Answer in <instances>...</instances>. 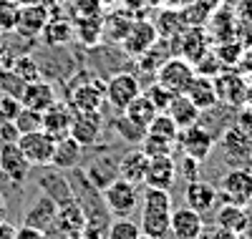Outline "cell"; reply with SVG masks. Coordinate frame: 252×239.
<instances>
[{"instance_id": "obj_28", "label": "cell", "mask_w": 252, "mask_h": 239, "mask_svg": "<svg viewBox=\"0 0 252 239\" xmlns=\"http://www.w3.org/2000/svg\"><path fill=\"white\" fill-rule=\"evenodd\" d=\"M121 114H124L126 119H129V121H134L136 126L146 128V126H149V123L154 121V116H157L159 111H157V106H154L149 98H146V96H144V91H141V93H139V96H136V98L129 103V106L124 108Z\"/></svg>"}, {"instance_id": "obj_33", "label": "cell", "mask_w": 252, "mask_h": 239, "mask_svg": "<svg viewBox=\"0 0 252 239\" xmlns=\"http://www.w3.org/2000/svg\"><path fill=\"white\" fill-rule=\"evenodd\" d=\"M212 51H215V56L220 58L222 68H235L237 63H240V58H242L245 46L240 43V38H229V40H220L217 48H212Z\"/></svg>"}, {"instance_id": "obj_4", "label": "cell", "mask_w": 252, "mask_h": 239, "mask_svg": "<svg viewBox=\"0 0 252 239\" xmlns=\"http://www.w3.org/2000/svg\"><path fill=\"white\" fill-rule=\"evenodd\" d=\"M86 219H89L86 209H83V204L73 197L68 202L58 204L53 232L58 234V239H81L83 229H86Z\"/></svg>"}, {"instance_id": "obj_45", "label": "cell", "mask_w": 252, "mask_h": 239, "mask_svg": "<svg viewBox=\"0 0 252 239\" xmlns=\"http://www.w3.org/2000/svg\"><path fill=\"white\" fill-rule=\"evenodd\" d=\"M220 71H222V63H220V58L215 56V51H207V53L194 63V73H197V76H209V78H215Z\"/></svg>"}, {"instance_id": "obj_20", "label": "cell", "mask_w": 252, "mask_h": 239, "mask_svg": "<svg viewBox=\"0 0 252 239\" xmlns=\"http://www.w3.org/2000/svg\"><path fill=\"white\" fill-rule=\"evenodd\" d=\"M184 202L189 209H194L199 214H207V211H215L217 209V202H220V194L212 184H207L202 179H194L187 184V191H184Z\"/></svg>"}, {"instance_id": "obj_39", "label": "cell", "mask_w": 252, "mask_h": 239, "mask_svg": "<svg viewBox=\"0 0 252 239\" xmlns=\"http://www.w3.org/2000/svg\"><path fill=\"white\" fill-rule=\"evenodd\" d=\"M114 128H116V134L126 141V144H131V146H139L144 134H146V128L136 126L134 121H129L124 114H116V121H114Z\"/></svg>"}, {"instance_id": "obj_48", "label": "cell", "mask_w": 252, "mask_h": 239, "mask_svg": "<svg viewBox=\"0 0 252 239\" xmlns=\"http://www.w3.org/2000/svg\"><path fill=\"white\" fill-rule=\"evenodd\" d=\"M20 131L15 121H0V144H18Z\"/></svg>"}, {"instance_id": "obj_52", "label": "cell", "mask_w": 252, "mask_h": 239, "mask_svg": "<svg viewBox=\"0 0 252 239\" xmlns=\"http://www.w3.org/2000/svg\"><path fill=\"white\" fill-rule=\"evenodd\" d=\"M15 239H48V237H46V232L23 224V227H15Z\"/></svg>"}, {"instance_id": "obj_38", "label": "cell", "mask_w": 252, "mask_h": 239, "mask_svg": "<svg viewBox=\"0 0 252 239\" xmlns=\"http://www.w3.org/2000/svg\"><path fill=\"white\" fill-rule=\"evenodd\" d=\"M146 134H154V136H161V139H169V141H177L179 136V126L172 121V116L166 111H159L154 116V121L146 126Z\"/></svg>"}, {"instance_id": "obj_41", "label": "cell", "mask_w": 252, "mask_h": 239, "mask_svg": "<svg viewBox=\"0 0 252 239\" xmlns=\"http://www.w3.org/2000/svg\"><path fill=\"white\" fill-rule=\"evenodd\" d=\"M144 96L157 106V111H166V106H169L172 98H174V93H172V91H166L164 86L157 83V81H154L152 86H146V89H144Z\"/></svg>"}, {"instance_id": "obj_40", "label": "cell", "mask_w": 252, "mask_h": 239, "mask_svg": "<svg viewBox=\"0 0 252 239\" xmlns=\"http://www.w3.org/2000/svg\"><path fill=\"white\" fill-rule=\"evenodd\" d=\"M141 229L136 222H131L129 216H116L106 229V239H139Z\"/></svg>"}, {"instance_id": "obj_46", "label": "cell", "mask_w": 252, "mask_h": 239, "mask_svg": "<svg viewBox=\"0 0 252 239\" xmlns=\"http://www.w3.org/2000/svg\"><path fill=\"white\" fill-rule=\"evenodd\" d=\"M73 13L76 18H101L103 5L101 0H73Z\"/></svg>"}, {"instance_id": "obj_3", "label": "cell", "mask_w": 252, "mask_h": 239, "mask_svg": "<svg viewBox=\"0 0 252 239\" xmlns=\"http://www.w3.org/2000/svg\"><path fill=\"white\" fill-rule=\"evenodd\" d=\"M177 146L182 149L184 156H192L197 161H204L217 146V134L212 128H207L202 123H194L189 128H182L177 136Z\"/></svg>"}, {"instance_id": "obj_53", "label": "cell", "mask_w": 252, "mask_h": 239, "mask_svg": "<svg viewBox=\"0 0 252 239\" xmlns=\"http://www.w3.org/2000/svg\"><path fill=\"white\" fill-rule=\"evenodd\" d=\"M240 239H252V209H247V219H245V227L240 232Z\"/></svg>"}, {"instance_id": "obj_7", "label": "cell", "mask_w": 252, "mask_h": 239, "mask_svg": "<svg viewBox=\"0 0 252 239\" xmlns=\"http://www.w3.org/2000/svg\"><path fill=\"white\" fill-rule=\"evenodd\" d=\"M154 76H157V83H161L166 91H172L177 96V93H184L187 86L192 83L194 66L189 60H184L182 56H174V58H166L161 66L157 68Z\"/></svg>"}, {"instance_id": "obj_49", "label": "cell", "mask_w": 252, "mask_h": 239, "mask_svg": "<svg viewBox=\"0 0 252 239\" xmlns=\"http://www.w3.org/2000/svg\"><path fill=\"white\" fill-rule=\"evenodd\" d=\"M199 239H240V234L237 232H229V229H224V227H212V229H207L204 227V232L199 234Z\"/></svg>"}, {"instance_id": "obj_21", "label": "cell", "mask_w": 252, "mask_h": 239, "mask_svg": "<svg viewBox=\"0 0 252 239\" xmlns=\"http://www.w3.org/2000/svg\"><path fill=\"white\" fill-rule=\"evenodd\" d=\"M56 211H58V202L53 197H48V194H40V197L31 204V209L26 211L23 224L35 227V229L48 234L53 229V222H56Z\"/></svg>"}, {"instance_id": "obj_1", "label": "cell", "mask_w": 252, "mask_h": 239, "mask_svg": "<svg viewBox=\"0 0 252 239\" xmlns=\"http://www.w3.org/2000/svg\"><path fill=\"white\" fill-rule=\"evenodd\" d=\"M220 199L227 204H237V207H250L252 204V171L245 166L229 169L222 181H220Z\"/></svg>"}, {"instance_id": "obj_57", "label": "cell", "mask_w": 252, "mask_h": 239, "mask_svg": "<svg viewBox=\"0 0 252 239\" xmlns=\"http://www.w3.org/2000/svg\"><path fill=\"white\" fill-rule=\"evenodd\" d=\"M139 239H159V237H152V234H144V232H141V234H139Z\"/></svg>"}, {"instance_id": "obj_27", "label": "cell", "mask_w": 252, "mask_h": 239, "mask_svg": "<svg viewBox=\"0 0 252 239\" xmlns=\"http://www.w3.org/2000/svg\"><path fill=\"white\" fill-rule=\"evenodd\" d=\"M40 40L51 48H58V46H68L73 40V23L66 18H48V23L40 30Z\"/></svg>"}, {"instance_id": "obj_14", "label": "cell", "mask_w": 252, "mask_h": 239, "mask_svg": "<svg viewBox=\"0 0 252 239\" xmlns=\"http://www.w3.org/2000/svg\"><path fill=\"white\" fill-rule=\"evenodd\" d=\"M103 134V119H101V111H89V114H73V121H71V131L68 136L76 139L83 149L89 146H96L98 139Z\"/></svg>"}, {"instance_id": "obj_30", "label": "cell", "mask_w": 252, "mask_h": 239, "mask_svg": "<svg viewBox=\"0 0 252 239\" xmlns=\"http://www.w3.org/2000/svg\"><path fill=\"white\" fill-rule=\"evenodd\" d=\"M215 214H217V219H215L217 227H224L229 232H237L240 234L242 227H245V219H247V207H237V204L222 202V207L215 209Z\"/></svg>"}, {"instance_id": "obj_36", "label": "cell", "mask_w": 252, "mask_h": 239, "mask_svg": "<svg viewBox=\"0 0 252 239\" xmlns=\"http://www.w3.org/2000/svg\"><path fill=\"white\" fill-rule=\"evenodd\" d=\"M139 149L144 151L146 156H172L177 151V141H169V139H161V136H154V134H144Z\"/></svg>"}, {"instance_id": "obj_47", "label": "cell", "mask_w": 252, "mask_h": 239, "mask_svg": "<svg viewBox=\"0 0 252 239\" xmlns=\"http://www.w3.org/2000/svg\"><path fill=\"white\" fill-rule=\"evenodd\" d=\"M20 108H23L20 98H15L10 93H0V121H13Z\"/></svg>"}, {"instance_id": "obj_58", "label": "cell", "mask_w": 252, "mask_h": 239, "mask_svg": "<svg viewBox=\"0 0 252 239\" xmlns=\"http://www.w3.org/2000/svg\"><path fill=\"white\" fill-rule=\"evenodd\" d=\"M51 3H58V0H46V5H51Z\"/></svg>"}, {"instance_id": "obj_16", "label": "cell", "mask_w": 252, "mask_h": 239, "mask_svg": "<svg viewBox=\"0 0 252 239\" xmlns=\"http://www.w3.org/2000/svg\"><path fill=\"white\" fill-rule=\"evenodd\" d=\"M177 43H179V51H182V58L184 60H189L194 66V63L207 53V51H212V38H209L207 33H204V28L202 26H194V28H184L177 38H174Z\"/></svg>"}, {"instance_id": "obj_54", "label": "cell", "mask_w": 252, "mask_h": 239, "mask_svg": "<svg viewBox=\"0 0 252 239\" xmlns=\"http://www.w3.org/2000/svg\"><path fill=\"white\" fill-rule=\"evenodd\" d=\"M0 239H15V227L8 224L5 219L0 222Z\"/></svg>"}, {"instance_id": "obj_13", "label": "cell", "mask_w": 252, "mask_h": 239, "mask_svg": "<svg viewBox=\"0 0 252 239\" xmlns=\"http://www.w3.org/2000/svg\"><path fill=\"white\" fill-rule=\"evenodd\" d=\"M83 179H86V184H89L94 191L106 189L114 179H119V156L111 154V151L96 156L86 169H83Z\"/></svg>"}, {"instance_id": "obj_24", "label": "cell", "mask_w": 252, "mask_h": 239, "mask_svg": "<svg viewBox=\"0 0 252 239\" xmlns=\"http://www.w3.org/2000/svg\"><path fill=\"white\" fill-rule=\"evenodd\" d=\"M81 156H83V146L71 136H63V139H56L51 166H56L58 171H73V169H78Z\"/></svg>"}, {"instance_id": "obj_19", "label": "cell", "mask_w": 252, "mask_h": 239, "mask_svg": "<svg viewBox=\"0 0 252 239\" xmlns=\"http://www.w3.org/2000/svg\"><path fill=\"white\" fill-rule=\"evenodd\" d=\"M71 121H73V111L68 108V103H61V101H56L53 106H48L46 111L40 114V128L53 139L68 136Z\"/></svg>"}, {"instance_id": "obj_5", "label": "cell", "mask_w": 252, "mask_h": 239, "mask_svg": "<svg viewBox=\"0 0 252 239\" xmlns=\"http://www.w3.org/2000/svg\"><path fill=\"white\" fill-rule=\"evenodd\" d=\"M141 83L134 73L129 71H119L114 73L109 81H106V89H103V98H106V103L114 108L116 114H121L126 106H129L139 93H141Z\"/></svg>"}, {"instance_id": "obj_37", "label": "cell", "mask_w": 252, "mask_h": 239, "mask_svg": "<svg viewBox=\"0 0 252 239\" xmlns=\"http://www.w3.org/2000/svg\"><path fill=\"white\" fill-rule=\"evenodd\" d=\"M159 38H177L184 26H182V18H179V10H161L157 15V23H154Z\"/></svg>"}, {"instance_id": "obj_8", "label": "cell", "mask_w": 252, "mask_h": 239, "mask_svg": "<svg viewBox=\"0 0 252 239\" xmlns=\"http://www.w3.org/2000/svg\"><path fill=\"white\" fill-rule=\"evenodd\" d=\"M103 89L106 83L101 81H83V83H73L71 91L66 96V103L73 114H89V111H101L103 106Z\"/></svg>"}, {"instance_id": "obj_31", "label": "cell", "mask_w": 252, "mask_h": 239, "mask_svg": "<svg viewBox=\"0 0 252 239\" xmlns=\"http://www.w3.org/2000/svg\"><path fill=\"white\" fill-rule=\"evenodd\" d=\"M139 229L144 234L164 239L166 234H169V211H141Z\"/></svg>"}, {"instance_id": "obj_10", "label": "cell", "mask_w": 252, "mask_h": 239, "mask_svg": "<svg viewBox=\"0 0 252 239\" xmlns=\"http://www.w3.org/2000/svg\"><path fill=\"white\" fill-rule=\"evenodd\" d=\"M157 40H159V33H157L152 20H131L129 30H126V35L121 38V48L129 56L139 58L146 51H152L157 46Z\"/></svg>"}, {"instance_id": "obj_34", "label": "cell", "mask_w": 252, "mask_h": 239, "mask_svg": "<svg viewBox=\"0 0 252 239\" xmlns=\"http://www.w3.org/2000/svg\"><path fill=\"white\" fill-rule=\"evenodd\" d=\"M8 68H10L20 81H23V83H31V81H38V78H40V66H38V60H35L33 56H28V53L13 58V60L8 63Z\"/></svg>"}, {"instance_id": "obj_50", "label": "cell", "mask_w": 252, "mask_h": 239, "mask_svg": "<svg viewBox=\"0 0 252 239\" xmlns=\"http://www.w3.org/2000/svg\"><path fill=\"white\" fill-rule=\"evenodd\" d=\"M199 164H202V161H197V159H192V156H184V159H182L179 169H182V174H184V179H187V181H194V179H199V177H197Z\"/></svg>"}, {"instance_id": "obj_23", "label": "cell", "mask_w": 252, "mask_h": 239, "mask_svg": "<svg viewBox=\"0 0 252 239\" xmlns=\"http://www.w3.org/2000/svg\"><path fill=\"white\" fill-rule=\"evenodd\" d=\"M58 98H56V89L46 81H31L23 86V93H20V103L26 108H33V111H40L43 114L48 106H53Z\"/></svg>"}, {"instance_id": "obj_25", "label": "cell", "mask_w": 252, "mask_h": 239, "mask_svg": "<svg viewBox=\"0 0 252 239\" xmlns=\"http://www.w3.org/2000/svg\"><path fill=\"white\" fill-rule=\"evenodd\" d=\"M146 164H149V156H146L139 146L129 149L124 156H119V179H126V181H131L136 186L144 184Z\"/></svg>"}, {"instance_id": "obj_32", "label": "cell", "mask_w": 252, "mask_h": 239, "mask_svg": "<svg viewBox=\"0 0 252 239\" xmlns=\"http://www.w3.org/2000/svg\"><path fill=\"white\" fill-rule=\"evenodd\" d=\"M182 18V26L184 28H194V26H204L209 18H212V5H207L204 0H194L179 10Z\"/></svg>"}, {"instance_id": "obj_26", "label": "cell", "mask_w": 252, "mask_h": 239, "mask_svg": "<svg viewBox=\"0 0 252 239\" xmlns=\"http://www.w3.org/2000/svg\"><path fill=\"white\" fill-rule=\"evenodd\" d=\"M166 114H169L172 121L179 126V131H182V128H189V126L199 123V119H202V111L184 93H177L172 98V103L166 106Z\"/></svg>"}, {"instance_id": "obj_11", "label": "cell", "mask_w": 252, "mask_h": 239, "mask_svg": "<svg viewBox=\"0 0 252 239\" xmlns=\"http://www.w3.org/2000/svg\"><path fill=\"white\" fill-rule=\"evenodd\" d=\"M217 144L227 161H247L252 159V134L245 131L242 126H227L217 136Z\"/></svg>"}, {"instance_id": "obj_17", "label": "cell", "mask_w": 252, "mask_h": 239, "mask_svg": "<svg viewBox=\"0 0 252 239\" xmlns=\"http://www.w3.org/2000/svg\"><path fill=\"white\" fill-rule=\"evenodd\" d=\"M48 5L46 3H33V5H18V20H15V33L26 35V38H35L40 35L43 26L48 23Z\"/></svg>"}, {"instance_id": "obj_56", "label": "cell", "mask_w": 252, "mask_h": 239, "mask_svg": "<svg viewBox=\"0 0 252 239\" xmlns=\"http://www.w3.org/2000/svg\"><path fill=\"white\" fill-rule=\"evenodd\" d=\"M18 5H33V3H46V0H15Z\"/></svg>"}, {"instance_id": "obj_22", "label": "cell", "mask_w": 252, "mask_h": 239, "mask_svg": "<svg viewBox=\"0 0 252 239\" xmlns=\"http://www.w3.org/2000/svg\"><path fill=\"white\" fill-rule=\"evenodd\" d=\"M184 96L192 101L202 114L212 111V108H217V103H220V98H217V89H215V81L209 78V76H197V73H194L192 83L187 86Z\"/></svg>"}, {"instance_id": "obj_44", "label": "cell", "mask_w": 252, "mask_h": 239, "mask_svg": "<svg viewBox=\"0 0 252 239\" xmlns=\"http://www.w3.org/2000/svg\"><path fill=\"white\" fill-rule=\"evenodd\" d=\"M18 20V3L15 0H0V33L15 30Z\"/></svg>"}, {"instance_id": "obj_18", "label": "cell", "mask_w": 252, "mask_h": 239, "mask_svg": "<svg viewBox=\"0 0 252 239\" xmlns=\"http://www.w3.org/2000/svg\"><path fill=\"white\" fill-rule=\"evenodd\" d=\"M177 181V161L172 156H152L146 164L144 184L152 189H172Z\"/></svg>"}, {"instance_id": "obj_15", "label": "cell", "mask_w": 252, "mask_h": 239, "mask_svg": "<svg viewBox=\"0 0 252 239\" xmlns=\"http://www.w3.org/2000/svg\"><path fill=\"white\" fill-rule=\"evenodd\" d=\"M202 232H204V219L199 211L189 209L187 204L169 211V234H174L177 239H199Z\"/></svg>"}, {"instance_id": "obj_51", "label": "cell", "mask_w": 252, "mask_h": 239, "mask_svg": "<svg viewBox=\"0 0 252 239\" xmlns=\"http://www.w3.org/2000/svg\"><path fill=\"white\" fill-rule=\"evenodd\" d=\"M247 81H252V48H245L242 51V58H240V63L235 66Z\"/></svg>"}, {"instance_id": "obj_12", "label": "cell", "mask_w": 252, "mask_h": 239, "mask_svg": "<svg viewBox=\"0 0 252 239\" xmlns=\"http://www.w3.org/2000/svg\"><path fill=\"white\" fill-rule=\"evenodd\" d=\"M0 174L15 186H20L28 179L31 161L23 156L18 144H0Z\"/></svg>"}, {"instance_id": "obj_55", "label": "cell", "mask_w": 252, "mask_h": 239, "mask_svg": "<svg viewBox=\"0 0 252 239\" xmlns=\"http://www.w3.org/2000/svg\"><path fill=\"white\" fill-rule=\"evenodd\" d=\"M5 214H8V202H5V197H3V191H0V222L5 219Z\"/></svg>"}, {"instance_id": "obj_29", "label": "cell", "mask_w": 252, "mask_h": 239, "mask_svg": "<svg viewBox=\"0 0 252 239\" xmlns=\"http://www.w3.org/2000/svg\"><path fill=\"white\" fill-rule=\"evenodd\" d=\"M73 38H78V43H83L86 48L98 46V40L103 38V20L101 18H76Z\"/></svg>"}, {"instance_id": "obj_42", "label": "cell", "mask_w": 252, "mask_h": 239, "mask_svg": "<svg viewBox=\"0 0 252 239\" xmlns=\"http://www.w3.org/2000/svg\"><path fill=\"white\" fill-rule=\"evenodd\" d=\"M23 81H20L8 66H0V93H10L15 98H20V93H23Z\"/></svg>"}, {"instance_id": "obj_6", "label": "cell", "mask_w": 252, "mask_h": 239, "mask_svg": "<svg viewBox=\"0 0 252 239\" xmlns=\"http://www.w3.org/2000/svg\"><path fill=\"white\" fill-rule=\"evenodd\" d=\"M215 89H217V98L232 108H242L247 103V91H250V81L237 71V68H224L220 71L215 78Z\"/></svg>"}, {"instance_id": "obj_2", "label": "cell", "mask_w": 252, "mask_h": 239, "mask_svg": "<svg viewBox=\"0 0 252 239\" xmlns=\"http://www.w3.org/2000/svg\"><path fill=\"white\" fill-rule=\"evenodd\" d=\"M101 199L114 216H131L139 207V189L126 179H114L106 189H101Z\"/></svg>"}, {"instance_id": "obj_43", "label": "cell", "mask_w": 252, "mask_h": 239, "mask_svg": "<svg viewBox=\"0 0 252 239\" xmlns=\"http://www.w3.org/2000/svg\"><path fill=\"white\" fill-rule=\"evenodd\" d=\"M13 121H15V126H18L20 134L38 131V128H40V111H33V108H26V106H23Z\"/></svg>"}, {"instance_id": "obj_9", "label": "cell", "mask_w": 252, "mask_h": 239, "mask_svg": "<svg viewBox=\"0 0 252 239\" xmlns=\"http://www.w3.org/2000/svg\"><path fill=\"white\" fill-rule=\"evenodd\" d=\"M18 146L23 151V156L31 161V166H48L51 156H53V149H56V139L48 136L43 128H38V131L20 134Z\"/></svg>"}, {"instance_id": "obj_35", "label": "cell", "mask_w": 252, "mask_h": 239, "mask_svg": "<svg viewBox=\"0 0 252 239\" xmlns=\"http://www.w3.org/2000/svg\"><path fill=\"white\" fill-rule=\"evenodd\" d=\"M141 211H172L169 189H152L146 186L141 197Z\"/></svg>"}]
</instances>
